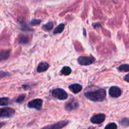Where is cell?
Wrapping results in <instances>:
<instances>
[{
  "label": "cell",
  "mask_w": 129,
  "mask_h": 129,
  "mask_svg": "<svg viewBox=\"0 0 129 129\" xmlns=\"http://www.w3.org/2000/svg\"><path fill=\"white\" fill-rule=\"evenodd\" d=\"M68 123V121H62V122H58V123H55V124L47 126V127H44V128L42 129H61L63 128V127H64Z\"/></svg>",
  "instance_id": "cell-8"
},
{
  "label": "cell",
  "mask_w": 129,
  "mask_h": 129,
  "mask_svg": "<svg viewBox=\"0 0 129 129\" xmlns=\"http://www.w3.org/2000/svg\"><path fill=\"white\" fill-rule=\"evenodd\" d=\"M105 118H106L105 115L101 113V114H97L93 116L91 118V121L92 123H94V124H99L104 121Z\"/></svg>",
  "instance_id": "cell-6"
},
{
  "label": "cell",
  "mask_w": 129,
  "mask_h": 129,
  "mask_svg": "<svg viewBox=\"0 0 129 129\" xmlns=\"http://www.w3.org/2000/svg\"><path fill=\"white\" fill-rule=\"evenodd\" d=\"M106 91L104 89H100L94 91L86 92L85 96L87 98L92 102H102L106 98Z\"/></svg>",
  "instance_id": "cell-1"
},
{
  "label": "cell",
  "mask_w": 129,
  "mask_h": 129,
  "mask_svg": "<svg viewBox=\"0 0 129 129\" xmlns=\"http://www.w3.org/2000/svg\"><path fill=\"white\" fill-rule=\"evenodd\" d=\"M15 113V110L11 108L5 107L0 109V117L1 118H9L12 117Z\"/></svg>",
  "instance_id": "cell-3"
},
{
  "label": "cell",
  "mask_w": 129,
  "mask_h": 129,
  "mask_svg": "<svg viewBox=\"0 0 129 129\" xmlns=\"http://www.w3.org/2000/svg\"><path fill=\"white\" fill-rule=\"evenodd\" d=\"M3 125H4L3 123H0V128H1V127H2V126Z\"/></svg>",
  "instance_id": "cell-25"
},
{
  "label": "cell",
  "mask_w": 129,
  "mask_h": 129,
  "mask_svg": "<svg viewBox=\"0 0 129 129\" xmlns=\"http://www.w3.org/2000/svg\"><path fill=\"white\" fill-rule=\"evenodd\" d=\"M119 71L121 72H128L129 71V64H122L118 68Z\"/></svg>",
  "instance_id": "cell-13"
},
{
  "label": "cell",
  "mask_w": 129,
  "mask_h": 129,
  "mask_svg": "<svg viewBox=\"0 0 129 129\" xmlns=\"http://www.w3.org/2000/svg\"><path fill=\"white\" fill-rule=\"evenodd\" d=\"M10 50H0V62L6 60L10 56Z\"/></svg>",
  "instance_id": "cell-9"
},
{
  "label": "cell",
  "mask_w": 129,
  "mask_h": 129,
  "mask_svg": "<svg viewBox=\"0 0 129 129\" xmlns=\"http://www.w3.org/2000/svg\"><path fill=\"white\" fill-rule=\"evenodd\" d=\"M95 61V59L92 56L80 57L78 59V62L80 65L87 66L92 64Z\"/></svg>",
  "instance_id": "cell-4"
},
{
  "label": "cell",
  "mask_w": 129,
  "mask_h": 129,
  "mask_svg": "<svg viewBox=\"0 0 129 129\" xmlns=\"http://www.w3.org/2000/svg\"><path fill=\"white\" fill-rule=\"evenodd\" d=\"M124 79H125V80L126 81L128 82V83H129V73L128 74H126V76H125V78H124Z\"/></svg>",
  "instance_id": "cell-24"
},
{
  "label": "cell",
  "mask_w": 129,
  "mask_h": 129,
  "mask_svg": "<svg viewBox=\"0 0 129 129\" xmlns=\"http://www.w3.org/2000/svg\"><path fill=\"white\" fill-rule=\"evenodd\" d=\"M52 94L54 97L60 100H64L67 98V93L64 89L61 88H57L52 91Z\"/></svg>",
  "instance_id": "cell-2"
},
{
  "label": "cell",
  "mask_w": 129,
  "mask_h": 129,
  "mask_svg": "<svg viewBox=\"0 0 129 129\" xmlns=\"http://www.w3.org/2000/svg\"><path fill=\"white\" fill-rule=\"evenodd\" d=\"M9 100L7 98H0V105L1 106H6L8 104Z\"/></svg>",
  "instance_id": "cell-17"
},
{
  "label": "cell",
  "mask_w": 129,
  "mask_h": 129,
  "mask_svg": "<svg viewBox=\"0 0 129 129\" xmlns=\"http://www.w3.org/2000/svg\"><path fill=\"white\" fill-rule=\"evenodd\" d=\"M78 107V104L75 102H72L71 103H67L65 106V108L67 110H72L74 109V108H77Z\"/></svg>",
  "instance_id": "cell-12"
},
{
  "label": "cell",
  "mask_w": 129,
  "mask_h": 129,
  "mask_svg": "<svg viewBox=\"0 0 129 129\" xmlns=\"http://www.w3.org/2000/svg\"><path fill=\"white\" fill-rule=\"evenodd\" d=\"M6 74H7V73H5V72H3V71H0V78H1V77L5 76Z\"/></svg>",
  "instance_id": "cell-23"
},
{
  "label": "cell",
  "mask_w": 129,
  "mask_h": 129,
  "mask_svg": "<svg viewBox=\"0 0 129 129\" xmlns=\"http://www.w3.org/2000/svg\"><path fill=\"white\" fill-rule=\"evenodd\" d=\"M105 129H117V125L115 123H110L106 126Z\"/></svg>",
  "instance_id": "cell-20"
},
{
  "label": "cell",
  "mask_w": 129,
  "mask_h": 129,
  "mask_svg": "<svg viewBox=\"0 0 129 129\" xmlns=\"http://www.w3.org/2000/svg\"><path fill=\"white\" fill-rule=\"evenodd\" d=\"M53 22H49L48 23H46V25H44V26H42L43 30H46V31H49L51 30V29H53Z\"/></svg>",
  "instance_id": "cell-15"
},
{
  "label": "cell",
  "mask_w": 129,
  "mask_h": 129,
  "mask_svg": "<svg viewBox=\"0 0 129 129\" xmlns=\"http://www.w3.org/2000/svg\"><path fill=\"white\" fill-rule=\"evenodd\" d=\"M40 23V20H33L32 21L30 22V24L32 25H37L38 24H39Z\"/></svg>",
  "instance_id": "cell-22"
},
{
  "label": "cell",
  "mask_w": 129,
  "mask_h": 129,
  "mask_svg": "<svg viewBox=\"0 0 129 129\" xmlns=\"http://www.w3.org/2000/svg\"><path fill=\"white\" fill-rule=\"evenodd\" d=\"M25 95L19 96L18 97L17 99H16V103H21L22 102H23V101H24V100L25 99Z\"/></svg>",
  "instance_id": "cell-21"
},
{
  "label": "cell",
  "mask_w": 129,
  "mask_h": 129,
  "mask_svg": "<svg viewBox=\"0 0 129 129\" xmlns=\"http://www.w3.org/2000/svg\"><path fill=\"white\" fill-rule=\"evenodd\" d=\"M109 94L111 97L113 98H118L121 94V91L118 87L112 86L110 88L109 91Z\"/></svg>",
  "instance_id": "cell-7"
},
{
  "label": "cell",
  "mask_w": 129,
  "mask_h": 129,
  "mask_svg": "<svg viewBox=\"0 0 129 129\" xmlns=\"http://www.w3.org/2000/svg\"><path fill=\"white\" fill-rule=\"evenodd\" d=\"M49 66L48 63L46 62H40V64H39L37 67V71L39 73H42V72L46 71L47 69L49 68Z\"/></svg>",
  "instance_id": "cell-11"
},
{
  "label": "cell",
  "mask_w": 129,
  "mask_h": 129,
  "mask_svg": "<svg viewBox=\"0 0 129 129\" xmlns=\"http://www.w3.org/2000/svg\"><path fill=\"white\" fill-rule=\"evenodd\" d=\"M120 124L124 127H128L129 126V118H123L120 122Z\"/></svg>",
  "instance_id": "cell-18"
},
{
  "label": "cell",
  "mask_w": 129,
  "mask_h": 129,
  "mask_svg": "<svg viewBox=\"0 0 129 129\" xmlns=\"http://www.w3.org/2000/svg\"><path fill=\"white\" fill-rule=\"evenodd\" d=\"M69 89L73 92V93H78L82 90V86L78 84H72L69 86Z\"/></svg>",
  "instance_id": "cell-10"
},
{
  "label": "cell",
  "mask_w": 129,
  "mask_h": 129,
  "mask_svg": "<svg viewBox=\"0 0 129 129\" xmlns=\"http://www.w3.org/2000/svg\"><path fill=\"white\" fill-rule=\"evenodd\" d=\"M42 105V100L40 99L34 100L28 103V107L29 108H35L37 110H40L41 109Z\"/></svg>",
  "instance_id": "cell-5"
},
{
  "label": "cell",
  "mask_w": 129,
  "mask_h": 129,
  "mask_svg": "<svg viewBox=\"0 0 129 129\" xmlns=\"http://www.w3.org/2000/svg\"><path fill=\"white\" fill-rule=\"evenodd\" d=\"M64 28V24L61 23L60 25H58L55 29H54V34H59V33H61L62 31H63V29Z\"/></svg>",
  "instance_id": "cell-14"
},
{
  "label": "cell",
  "mask_w": 129,
  "mask_h": 129,
  "mask_svg": "<svg viewBox=\"0 0 129 129\" xmlns=\"http://www.w3.org/2000/svg\"><path fill=\"white\" fill-rule=\"evenodd\" d=\"M71 72H72V70H71L70 68L69 67H67V66L64 67L61 70L62 74H64V75L65 76L69 75V74L71 73Z\"/></svg>",
  "instance_id": "cell-16"
},
{
  "label": "cell",
  "mask_w": 129,
  "mask_h": 129,
  "mask_svg": "<svg viewBox=\"0 0 129 129\" xmlns=\"http://www.w3.org/2000/svg\"><path fill=\"white\" fill-rule=\"evenodd\" d=\"M29 42V39H28L27 37L24 36V35H22L20 38V40H19V42L20 44H27Z\"/></svg>",
  "instance_id": "cell-19"
}]
</instances>
